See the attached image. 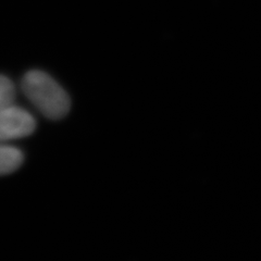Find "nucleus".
Masks as SVG:
<instances>
[{
    "label": "nucleus",
    "instance_id": "f257e3e1",
    "mask_svg": "<svg viewBox=\"0 0 261 261\" xmlns=\"http://www.w3.org/2000/svg\"><path fill=\"white\" fill-rule=\"evenodd\" d=\"M21 88L30 102L48 119L60 120L70 111L71 99L68 93L46 72H27L21 81Z\"/></svg>",
    "mask_w": 261,
    "mask_h": 261
},
{
    "label": "nucleus",
    "instance_id": "f03ea898",
    "mask_svg": "<svg viewBox=\"0 0 261 261\" xmlns=\"http://www.w3.org/2000/svg\"><path fill=\"white\" fill-rule=\"evenodd\" d=\"M35 128V118L15 103L0 110V142L6 143L30 136Z\"/></svg>",
    "mask_w": 261,
    "mask_h": 261
},
{
    "label": "nucleus",
    "instance_id": "7ed1b4c3",
    "mask_svg": "<svg viewBox=\"0 0 261 261\" xmlns=\"http://www.w3.org/2000/svg\"><path fill=\"white\" fill-rule=\"evenodd\" d=\"M24 161V153L14 146L0 142V176L15 172Z\"/></svg>",
    "mask_w": 261,
    "mask_h": 261
},
{
    "label": "nucleus",
    "instance_id": "20e7f679",
    "mask_svg": "<svg viewBox=\"0 0 261 261\" xmlns=\"http://www.w3.org/2000/svg\"><path fill=\"white\" fill-rule=\"evenodd\" d=\"M15 97L16 91L13 82L9 77L0 74V110L14 105Z\"/></svg>",
    "mask_w": 261,
    "mask_h": 261
}]
</instances>
